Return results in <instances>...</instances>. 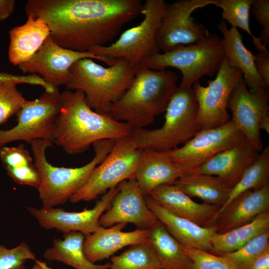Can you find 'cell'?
Segmentation results:
<instances>
[{
  "mask_svg": "<svg viewBox=\"0 0 269 269\" xmlns=\"http://www.w3.org/2000/svg\"><path fill=\"white\" fill-rule=\"evenodd\" d=\"M139 0H28L26 16L43 19L60 46L79 52L105 46L140 14Z\"/></svg>",
  "mask_w": 269,
  "mask_h": 269,
  "instance_id": "obj_1",
  "label": "cell"
},
{
  "mask_svg": "<svg viewBox=\"0 0 269 269\" xmlns=\"http://www.w3.org/2000/svg\"><path fill=\"white\" fill-rule=\"evenodd\" d=\"M61 107L52 142L69 154L87 150L99 140H116L129 135L132 129L106 113H99L87 103L81 90L60 93Z\"/></svg>",
  "mask_w": 269,
  "mask_h": 269,
  "instance_id": "obj_2",
  "label": "cell"
},
{
  "mask_svg": "<svg viewBox=\"0 0 269 269\" xmlns=\"http://www.w3.org/2000/svg\"><path fill=\"white\" fill-rule=\"evenodd\" d=\"M178 80V76L171 70H153L139 64L134 67L132 84L110 105L106 114L127 123L133 130L144 128L165 112Z\"/></svg>",
  "mask_w": 269,
  "mask_h": 269,
  "instance_id": "obj_3",
  "label": "cell"
},
{
  "mask_svg": "<svg viewBox=\"0 0 269 269\" xmlns=\"http://www.w3.org/2000/svg\"><path fill=\"white\" fill-rule=\"evenodd\" d=\"M115 140L105 139L93 144L95 155L86 164L79 167H57L51 164L46 157V149L53 142L37 139L29 143L34 165L40 177L37 189L43 207L64 204L86 183L94 169L106 157Z\"/></svg>",
  "mask_w": 269,
  "mask_h": 269,
  "instance_id": "obj_4",
  "label": "cell"
},
{
  "mask_svg": "<svg viewBox=\"0 0 269 269\" xmlns=\"http://www.w3.org/2000/svg\"><path fill=\"white\" fill-rule=\"evenodd\" d=\"M134 77V67L124 58H116L115 63L108 67L92 59L84 58L71 66L65 87L69 90L82 91L91 109L106 113L110 105L130 87Z\"/></svg>",
  "mask_w": 269,
  "mask_h": 269,
  "instance_id": "obj_5",
  "label": "cell"
},
{
  "mask_svg": "<svg viewBox=\"0 0 269 269\" xmlns=\"http://www.w3.org/2000/svg\"><path fill=\"white\" fill-rule=\"evenodd\" d=\"M165 112L161 128L132 130L130 135L137 148L169 151L185 144L201 130L197 122L198 104L192 87L178 86Z\"/></svg>",
  "mask_w": 269,
  "mask_h": 269,
  "instance_id": "obj_6",
  "label": "cell"
},
{
  "mask_svg": "<svg viewBox=\"0 0 269 269\" xmlns=\"http://www.w3.org/2000/svg\"><path fill=\"white\" fill-rule=\"evenodd\" d=\"M225 57L222 39L209 33L196 43L180 45L168 52L145 58L140 64L153 70L177 68L182 75L179 86L192 87L202 77L217 73Z\"/></svg>",
  "mask_w": 269,
  "mask_h": 269,
  "instance_id": "obj_7",
  "label": "cell"
},
{
  "mask_svg": "<svg viewBox=\"0 0 269 269\" xmlns=\"http://www.w3.org/2000/svg\"><path fill=\"white\" fill-rule=\"evenodd\" d=\"M167 3L164 0H146L139 24L126 30L114 43L95 47L88 52L112 58H122L134 67L147 57L160 53L156 35Z\"/></svg>",
  "mask_w": 269,
  "mask_h": 269,
  "instance_id": "obj_8",
  "label": "cell"
},
{
  "mask_svg": "<svg viewBox=\"0 0 269 269\" xmlns=\"http://www.w3.org/2000/svg\"><path fill=\"white\" fill-rule=\"evenodd\" d=\"M141 151L130 135L115 140L110 152L94 169L84 186L71 196L70 202L94 200L123 181L134 178Z\"/></svg>",
  "mask_w": 269,
  "mask_h": 269,
  "instance_id": "obj_9",
  "label": "cell"
},
{
  "mask_svg": "<svg viewBox=\"0 0 269 269\" xmlns=\"http://www.w3.org/2000/svg\"><path fill=\"white\" fill-rule=\"evenodd\" d=\"M61 107L59 91L53 93L45 91L36 100H26L16 114V125L8 130H0V148L16 140L29 143L41 139L52 142Z\"/></svg>",
  "mask_w": 269,
  "mask_h": 269,
  "instance_id": "obj_10",
  "label": "cell"
},
{
  "mask_svg": "<svg viewBox=\"0 0 269 269\" xmlns=\"http://www.w3.org/2000/svg\"><path fill=\"white\" fill-rule=\"evenodd\" d=\"M216 78L202 86L199 80L192 85L198 104L197 122L201 130L221 126L230 120L227 111L231 93L243 77L241 70L233 67L225 57Z\"/></svg>",
  "mask_w": 269,
  "mask_h": 269,
  "instance_id": "obj_11",
  "label": "cell"
},
{
  "mask_svg": "<svg viewBox=\"0 0 269 269\" xmlns=\"http://www.w3.org/2000/svg\"><path fill=\"white\" fill-rule=\"evenodd\" d=\"M212 0H178L166 4L156 35V43L163 52L180 45L200 41L209 34L202 24L191 16L198 8L212 4Z\"/></svg>",
  "mask_w": 269,
  "mask_h": 269,
  "instance_id": "obj_12",
  "label": "cell"
},
{
  "mask_svg": "<svg viewBox=\"0 0 269 269\" xmlns=\"http://www.w3.org/2000/svg\"><path fill=\"white\" fill-rule=\"evenodd\" d=\"M242 135L231 119L221 126L201 130L182 146L168 153L184 175L189 174L217 153L235 145Z\"/></svg>",
  "mask_w": 269,
  "mask_h": 269,
  "instance_id": "obj_13",
  "label": "cell"
},
{
  "mask_svg": "<svg viewBox=\"0 0 269 269\" xmlns=\"http://www.w3.org/2000/svg\"><path fill=\"white\" fill-rule=\"evenodd\" d=\"M84 58L101 61L109 66L113 65L116 60L89 52H79L62 47L50 35L34 56L18 67L23 73L37 74L48 83L58 87L67 84L71 66Z\"/></svg>",
  "mask_w": 269,
  "mask_h": 269,
  "instance_id": "obj_14",
  "label": "cell"
},
{
  "mask_svg": "<svg viewBox=\"0 0 269 269\" xmlns=\"http://www.w3.org/2000/svg\"><path fill=\"white\" fill-rule=\"evenodd\" d=\"M227 109L232 114L231 120L244 136L259 151L263 149L259 122L269 115V89L251 92L241 78L230 96Z\"/></svg>",
  "mask_w": 269,
  "mask_h": 269,
  "instance_id": "obj_15",
  "label": "cell"
},
{
  "mask_svg": "<svg viewBox=\"0 0 269 269\" xmlns=\"http://www.w3.org/2000/svg\"><path fill=\"white\" fill-rule=\"evenodd\" d=\"M118 191V186L109 189L96 201L93 208L81 212H68L54 207L37 209L26 206V209L39 225L46 230L55 229L64 234L78 232L86 236L100 226V217L108 209Z\"/></svg>",
  "mask_w": 269,
  "mask_h": 269,
  "instance_id": "obj_16",
  "label": "cell"
},
{
  "mask_svg": "<svg viewBox=\"0 0 269 269\" xmlns=\"http://www.w3.org/2000/svg\"><path fill=\"white\" fill-rule=\"evenodd\" d=\"M117 186L118 191L100 217L99 225L110 227L118 223H131L137 229L151 230L159 221L147 206L135 179L124 180Z\"/></svg>",
  "mask_w": 269,
  "mask_h": 269,
  "instance_id": "obj_17",
  "label": "cell"
},
{
  "mask_svg": "<svg viewBox=\"0 0 269 269\" xmlns=\"http://www.w3.org/2000/svg\"><path fill=\"white\" fill-rule=\"evenodd\" d=\"M259 154L243 134L235 145L217 153L191 173L218 176L232 188Z\"/></svg>",
  "mask_w": 269,
  "mask_h": 269,
  "instance_id": "obj_18",
  "label": "cell"
},
{
  "mask_svg": "<svg viewBox=\"0 0 269 269\" xmlns=\"http://www.w3.org/2000/svg\"><path fill=\"white\" fill-rule=\"evenodd\" d=\"M126 225L118 223L110 227L100 226L93 233L85 236L83 250L87 259L96 264L125 247L148 241L150 230L137 228L133 231H122Z\"/></svg>",
  "mask_w": 269,
  "mask_h": 269,
  "instance_id": "obj_19",
  "label": "cell"
},
{
  "mask_svg": "<svg viewBox=\"0 0 269 269\" xmlns=\"http://www.w3.org/2000/svg\"><path fill=\"white\" fill-rule=\"evenodd\" d=\"M148 196L173 214L204 227L214 225L215 217L220 208L194 201L174 184L160 185Z\"/></svg>",
  "mask_w": 269,
  "mask_h": 269,
  "instance_id": "obj_20",
  "label": "cell"
},
{
  "mask_svg": "<svg viewBox=\"0 0 269 269\" xmlns=\"http://www.w3.org/2000/svg\"><path fill=\"white\" fill-rule=\"evenodd\" d=\"M146 203L158 220L168 232L183 246L209 252L211 240L217 232L215 225L201 227L195 223L170 213L149 196H144Z\"/></svg>",
  "mask_w": 269,
  "mask_h": 269,
  "instance_id": "obj_21",
  "label": "cell"
},
{
  "mask_svg": "<svg viewBox=\"0 0 269 269\" xmlns=\"http://www.w3.org/2000/svg\"><path fill=\"white\" fill-rule=\"evenodd\" d=\"M184 175L182 169L170 159L168 151L142 149L134 178L145 196L156 187L173 184Z\"/></svg>",
  "mask_w": 269,
  "mask_h": 269,
  "instance_id": "obj_22",
  "label": "cell"
},
{
  "mask_svg": "<svg viewBox=\"0 0 269 269\" xmlns=\"http://www.w3.org/2000/svg\"><path fill=\"white\" fill-rule=\"evenodd\" d=\"M269 184L244 192L235 198L219 215L214 225L217 233L229 231L251 222L269 211Z\"/></svg>",
  "mask_w": 269,
  "mask_h": 269,
  "instance_id": "obj_23",
  "label": "cell"
},
{
  "mask_svg": "<svg viewBox=\"0 0 269 269\" xmlns=\"http://www.w3.org/2000/svg\"><path fill=\"white\" fill-rule=\"evenodd\" d=\"M217 28L223 35L222 45L230 65L241 70L249 91L269 89L257 71L254 62L255 55L246 48L243 42V36L237 28H229L224 20L217 24Z\"/></svg>",
  "mask_w": 269,
  "mask_h": 269,
  "instance_id": "obj_24",
  "label": "cell"
},
{
  "mask_svg": "<svg viewBox=\"0 0 269 269\" xmlns=\"http://www.w3.org/2000/svg\"><path fill=\"white\" fill-rule=\"evenodd\" d=\"M23 24L9 31L8 57L14 66L29 60L50 35V30L45 21L30 15Z\"/></svg>",
  "mask_w": 269,
  "mask_h": 269,
  "instance_id": "obj_25",
  "label": "cell"
},
{
  "mask_svg": "<svg viewBox=\"0 0 269 269\" xmlns=\"http://www.w3.org/2000/svg\"><path fill=\"white\" fill-rule=\"evenodd\" d=\"M173 184L189 197L220 208L226 203L232 188L218 176L198 173L184 174Z\"/></svg>",
  "mask_w": 269,
  "mask_h": 269,
  "instance_id": "obj_26",
  "label": "cell"
},
{
  "mask_svg": "<svg viewBox=\"0 0 269 269\" xmlns=\"http://www.w3.org/2000/svg\"><path fill=\"white\" fill-rule=\"evenodd\" d=\"M85 237L81 233L72 232L64 234L63 239H54L43 257L48 261L61 262L75 269H109L110 262L98 265L87 259L83 250Z\"/></svg>",
  "mask_w": 269,
  "mask_h": 269,
  "instance_id": "obj_27",
  "label": "cell"
},
{
  "mask_svg": "<svg viewBox=\"0 0 269 269\" xmlns=\"http://www.w3.org/2000/svg\"><path fill=\"white\" fill-rule=\"evenodd\" d=\"M269 230V211L257 216L251 222L225 233H216L211 240L209 253L218 256L233 252L251 239Z\"/></svg>",
  "mask_w": 269,
  "mask_h": 269,
  "instance_id": "obj_28",
  "label": "cell"
},
{
  "mask_svg": "<svg viewBox=\"0 0 269 269\" xmlns=\"http://www.w3.org/2000/svg\"><path fill=\"white\" fill-rule=\"evenodd\" d=\"M148 241L162 269H191L192 262L181 244L159 221L149 231Z\"/></svg>",
  "mask_w": 269,
  "mask_h": 269,
  "instance_id": "obj_29",
  "label": "cell"
},
{
  "mask_svg": "<svg viewBox=\"0 0 269 269\" xmlns=\"http://www.w3.org/2000/svg\"><path fill=\"white\" fill-rule=\"evenodd\" d=\"M258 158L245 171L238 182L231 188L226 203L219 208L215 217L219 215L238 196L248 190L259 189L269 185V146H266Z\"/></svg>",
  "mask_w": 269,
  "mask_h": 269,
  "instance_id": "obj_30",
  "label": "cell"
},
{
  "mask_svg": "<svg viewBox=\"0 0 269 269\" xmlns=\"http://www.w3.org/2000/svg\"><path fill=\"white\" fill-rule=\"evenodd\" d=\"M109 269H162L149 241L133 245L111 258Z\"/></svg>",
  "mask_w": 269,
  "mask_h": 269,
  "instance_id": "obj_31",
  "label": "cell"
},
{
  "mask_svg": "<svg viewBox=\"0 0 269 269\" xmlns=\"http://www.w3.org/2000/svg\"><path fill=\"white\" fill-rule=\"evenodd\" d=\"M212 4L222 10V16L232 27L240 28L252 38L253 43L259 52L268 51L260 37L252 32L249 24L250 10L254 0H212Z\"/></svg>",
  "mask_w": 269,
  "mask_h": 269,
  "instance_id": "obj_32",
  "label": "cell"
},
{
  "mask_svg": "<svg viewBox=\"0 0 269 269\" xmlns=\"http://www.w3.org/2000/svg\"><path fill=\"white\" fill-rule=\"evenodd\" d=\"M269 249V230L254 237L238 250L223 256L238 269H244L254 259Z\"/></svg>",
  "mask_w": 269,
  "mask_h": 269,
  "instance_id": "obj_33",
  "label": "cell"
},
{
  "mask_svg": "<svg viewBox=\"0 0 269 269\" xmlns=\"http://www.w3.org/2000/svg\"><path fill=\"white\" fill-rule=\"evenodd\" d=\"M181 246L191 260V269H238L228 259L223 256L182 244Z\"/></svg>",
  "mask_w": 269,
  "mask_h": 269,
  "instance_id": "obj_34",
  "label": "cell"
},
{
  "mask_svg": "<svg viewBox=\"0 0 269 269\" xmlns=\"http://www.w3.org/2000/svg\"><path fill=\"white\" fill-rule=\"evenodd\" d=\"M28 260L35 261L36 256L26 243L11 249L0 245V269H24Z\"/></svg>",
  "mask_w": 269,
  "mask_h": 269,
  "instance_id": "obj_35",
  "label": "cell"
},
{
  "mask_svg": "<svg viewBox=\"0 0 269 269\" xmlns=\"http://www.w3.org/2000/svg\"><path fill=\"white\" fill-rule=\"evenodd\" d=\"M26 101L15 86L0 83V125L16 114Z\"/></svg>",
  "mask_w": 269,
  "mask_h": 269,
  "instance_id": "obj_36",
  "label": "cell"
},
{
  "mask_svg": "<svg viewBox=\"0 0 269 269\" xmlns=\"http://www.w3.org/2000/svg\"><path fill=\"white\" fill-rule=\"evenodd\" d=\"M0 158L5 170L18 169L34 164L33 159L24 145L3 146L0 148Z\"/></svg>",
  "mask_w": 269,
  "mask_h": 269,
  "instance_id": "obj_37",
  "label": "cell"
},
{
  "mask_svg": "<svg viewBox=\"0 0 269 269\" xmlns=\"http://www.w3.org/2000/svg\"><path fill=\"white\" fill-rule=\"evenodd\" d=\"M0 83L15 86L18 84L38 85L42 87L45 92L51 93L59 91L58 87L48 83L37 74L20 76L0 72Z\"/></svg>",
  "mask_w": 269,
  "mask_h": 269,
  "instance_id": "obj_38",
  "label": "cell"
},
{
  "mask_svg": "<svg viewBox=\"0 0 269 269\" xmlns=\"http://www.w3.org/2000/svg\"><path fill=\"white\" fill-rule=\"evenodd\" d=\"M251 8L253 15L263 27L259 37L262 44L267 47L269 43V0H254Z\"/></svg>",
  "mask_w": 269,
  "mask_h": 269,
  "instance_id": "obj_39",
  "label": "cell"
},
{
  "mask_svg": "<svg viewBox=\"0 0 269 269\" xmlns=\"http://www.w3.org/2000/svg\"><path fill=\"white\" fill-rule=\"evenodd\" d=\"M7 174L17 184L38 188L40 177L34 164L18 169L6 170Z\"/></svg>",
  "mask_w": 269,
  "mask_h": 269,
  "instance_id": "obj_40",
  "label": "cell"
},
{
  "mask_svg": "<svg viewBox=\"0 0 269 269\" xmlns=\"http://www.w3.org/2000/svg\"><path fill=\"white\" fill-rule=\"evenodd\" d=\"M257 72L265 82L268 88L269 87V52H259L254 60Z\"/></svg>",
  "mask_w": 269,
  "mask_h": 269,
  "instance_id": "obj_41",
  "label": "cell"
},
{
  "mask_svg": "<svg viewBox=\"0 0 269 269\" xmlns=\"http://www.w3.org/2000/svg\"><path fill=\"white\" fill-rule=\"evenodd\" d=\"M244 269H269V249L254 259Z\"/></svg>",
  "mask_w": 269,
  "mask_h": 269,
  "instance_id": "obj_42",
  "label": "cell"
},
{
  "mask_svg": "<svg viewBox=\"0 0 269 269\" xmlns=\"http://www.w3.org/2000/svg\"><path fill=\"white\" fill-rule=\"evenodd\" d=\"M15 3L14 0H0V22L11 15L14 10Z\"/></svg>",
  "mask_w": 269,
  "mask_h": 269,
  "instance_id": "obj_43",
  "label": "cell"
},
{
  "mask_svg": "<svg viewBox=\"0 0 269 269\" xmlns=\"http://www.w3.org/2000/svg\"><path fill=\"white\" fill-rule=\"evenodd\" d=\"M260 130H263L269 134V115L263 116L259 122Z\"/></svg>",
  "mask_w": 269,
  "mask_h": 269,
  "instance_id": "obj_44",
  "label": "cell"
},
{
  "mask_svg": "<svg viewBox=\"0 0 269 269\" xmlns=\"http://www.w3.org/2000/svg\"><path fill=\"white\" fill-rule=\"evenodd\" d=\"M31 269H52L44 262L36 260Z\"/></svg>",
  "mask_w": 269,
  "mask_h": 269,
  "instance_id": "obj_45",
  "label": "cell"
}]
</instances>
